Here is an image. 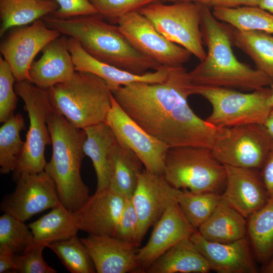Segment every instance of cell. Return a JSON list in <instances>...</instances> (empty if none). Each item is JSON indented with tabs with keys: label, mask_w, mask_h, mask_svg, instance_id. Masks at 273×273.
<instances>
[{
	"label": "cell",
	"mask_w": 273,
	"mask_h": 273,
	"mask_svg": "<svg viewBox=\"0 0 273 273\" xmlns=\"http://www.w3.org/2000/svg\"><path fill=\"white\" fill-rule=\"evenodd\" d=\"M194 84L183 65L169 67L162 82H134L111 90L114 99L146 132L169 148L212 149L225 127L199 117L188 103Z\"/></svg>",
	"instance_id": "cell-1"
},
{
	"label": "cell",
	"mask_w": 273,
	"mask_h": 273,
	"mask_svg": "<svg viewBox=\"0 0 273 273\" xmlns=\"http://www.w3.org/2000/svg\"><path fill=\"white\" fill-rule=\"evenodd\" d=\"M42 19L49 27L75 39L102 62L136 75L162 67L135 49L118 25L106 22L99 14L64 19L48 15Z\"/></svg>",
	"instance_id": "cell-2"
},
{
	"label": "cell",
	"mask_w": 273,
	"mask_h": 273,
	"mask_svg": "<svg viewBox=\"0 0 273 273\" xmlns=\"http://www.w3.org/2000/svg\"><path fill=\"white\" fill-rule=\"evenodd\" d=\"M209 8L202 4L200 28L207 53L205 58L189 72L193 83L252 91L271 85L273 80L267 75L236 58L228 25L218 20Z\"/></svg>",
	"instance_id": "cell-3"
},
{
	"label": "cell",
	"mask_w": 273,
	"mask_h": 273,
	"mask_svg": "<svg viewBox=\"0 0 273 273\" xmlns=\"http://www.w3.org/2000/svg\"><path fill=\"white\" fill-rule=\"evenodd\" d=\"M47 123L52 155L44 171L54 180L61 204L69 211L75 212L90 196L80 174L85 156L83 151L85 131L74 126L54 108Z\"/></svg>",
	"instance_id": "cell-4"
},
{
	"label": "cell",
	"mask_w": 273,
	"mask_h": 273,
	"mask_svg": "<svg viewBox=\"0 0 273 273\" xmlns=\"http://www.w3.org/2000/svg\"><path fill=\"white\" fill-rule=\"evenodd\" d=\"M48 90L53 107L79 129L105 122L112 106L106 82L88 72L76 71L69 80Z\"/></svg>",
	"instance_id": "cell-5"
},
{
	"label": "cell",
	"mask_w": 273,
	"mask_h": 273,
	"mask_svg": "<svg viewBox=\"0 0 273 273\" xmlns=\"http://www.w3.org/2000/svg\"><path fill=\"white\" fill-rule=\"evenodd\" d=\"M163 175L174 187L197 193L220 194L226 178L224 166L211 149L191 146L168 149Z\"/></svg>",
	"instance_id": "cell-6"
},
{
	"label": "cell",
	"mask_w": 273,
	"mask_h": 273,
	"mask_svg": "<svg viewBox=\"0 0 273 273\" xmlns=\"http://www.w3.org/2000/svg\"><path fill=\"white\" fill-rule=\"evenodd\" d=\"M16 93L24 102L29 119V126L16 169V179L21 174H34L44 170L47 163L44 151L51 144L48 118L53 107L48 89L41 88L28 80L16 81Z\"/></svg>",
	"instance_id": "cell-7"
},
{
	"label": "cell",
	"mask_w": 273,
	"mask_h": 273,
	"mask_svg": "<svg viewBox=\"0 0 273 273\" xmlns=\"http://www.w3.org/2000/svg\"><path fill=\"white\" fill-rule=\"evenodd\" d=\"M271 90L266 87L242 93L231 88L194 84V95L201 96L212 106L205 119L216 126L230 127L241 125L264 124L271 109Z\"/></svg>",
	"instance_id": "cell-8"
},
{
	"label": "cell",
	"mask_w": 273,
	"mask_h": 273,
	"mask_svg": "<svg viewBox=\"0 0 273 273\" xmlns=\"http://www.w3.org/2000/svg\"><path fill=\"white\" fill-rule=\"evenodd\" d=\"M139 12L168 40L184 47L200 61L205 58L200 28L202 4L178 1L165 5L158 1Z\"/></svg>",
	"instance_id": "cell-9"
},
{
	"label": "cell",
	"mask_w": 273,
	"mask_h": 273,
	"mask_svg": "<svg viewBox=\"0 0 273 273\" xmlns=\"http://www.w3.org/2000/svg\"><path fill=\"white\" fill-rule=\"evenodd\" d=\"M273 144L263 124L225 127L211 150L223 165L260 169Z\"/></svg>",
	"instance_id": "cell-10"
},
{
	"label": "cell",
	"mask_w": 273,
	"mask_h": 273,
	"mask_svg": "<svg viewBox=\"0 0 273 273\" xmlns=\"http://www.w3.org/2000/svg\"><path fill=\"white\" fill-rule=\"evenodd\" d=\"M116 24L135 49L162 66L183 65L191 56L187 49L166 38L139 11L124 15Z\"/></svg>",
	"instance_id": "cell-11"
},
{
	"label": "cell",
	"mask_w": 273,
	"mask_h": 273,
	"mask_svg": "<svg viewBox=\"0 0 273 273\" xmlns=\"http://www.w3.org/2000/svg\"><path fill=\"white\" fill-rule=\"evenodd\" d=\"M119 143L132 151L145 169L163 174L164 162L169 147L146 132L122 109L112 97V106L105 121Z\"/></svg>",
	"instance_id": "cell-12"
},
{
	"label": "cell",
	"mask_w": 273,
	"mask_h": 273,
	"mask_svg": "<svg viewBox=\"0 0 273 273\" xmlns=\"http://www.w3.org/2000/svg\"><path fill=\"white\" fill-rule=\"evenodd\" d=\"M16 180L15 191L1 202L4 213L25 222L38 213L62 205L54 180L44 171L21 174Z\"/></svg>",
	"instance_id": "cell-13"
},
{
	"label": "cell",
	"mask_w": 273,
	"mask_h": 273,
	"mask_svg": "<svg viewBox=\"0 0 273 273\" xmlns=\"http://www.w3.org/2000/svg\"><path fill=\"white\" fill-rule=\"evenodd\" d=\"M61 35L49 27L42 18L11 32L1 43L0 51L16 81L29 80V71L35 57Z\"/></svg>",
	"instance_id": "cell-14"
},
{
	"label": "cell",
	"mask_w": 273,
	"mask_h": 273,
	"mask_svg": "<svg viewBox=\"0 0 273 273\" xmlns=\"http://www.w3.org/2000/svg\"><path fill=\"white\" fill-rule=\"evenodd\" d=\"M181 191L170 184L163 175L143 169L139 175L131 198L139 217L143 238L166 209L177 202Z\"/></svg>",
	"instance_id": "cell-15"
},
{
	"label": "cell",
	"mask_w": 273,
	"mask_h": 273,
	"mask_svg": "<svg viewBox=\"0 0 273 273\" xmlns=\"http://www.w3.org/2000/svg\"><path fill=\"white\" fill-rule=\"evenodd\" d=\"M126 199L110 187L96 191L74 212L79 231L91 235L114 236Z\"/></svg>",
	"instance_id": "cell-16"
},
{
	"label": "cell",
	"mask_w": 273,
	"mask_h": 273,
	"mask_svg": "<svg viewBox=\"0 0 273 273\" xmlns=\"http://www.w3.org/2000/svg\"><path fill=\"white\" fill-rule=\"evenodd\" d=\"M154 225L148 242L137 250L139 272H145L167 250L197 231L188 222L177 202L168 207Z\"/></svg>",
	"instance_id": "cell-17"
},
{
	"label": "cell",
	"mask_w": 273,
	"mask_h": 273,
	"mask_svg": "<svg viewBox=\"0 0 273 273\" xmlns=\"http://www.w3.org/2000/svg\"><path fill=\"white\" fill-rule=\"evenodd\" d=\"M222 198L246 218L269 200L259 169L224 165Z\"/></svg>",
	"instance_id": "cell-18"
},
{
	"label": "cell",
	"mask_w": 273,
	"mask_h": 273,
	"mask_svg": "<svg viewBox=\"0 0 273 273\" xmlns=\"http://www.w3.org/2000/svg\"><path fill=\"white\" fill-rule=\"evenodd\" d=\"M190 239L218 273H256L258 269L246 237L229 243L208 241L195 231Z\"/></svg>",
	"instance_id": "cell-19"
},
{
	"label": "cell",
	"mask_w": 273,
	"mask_h": 273,
	"mask_svg": "<svg viewBox=\"0 0 273 273\" xmlns=\"http://www.w3.org/2000/svg\"><path fill=\"white\" fill-rule=\"evenodd\" d=\"M96 272H139L137 247L113 236L91 235L80 239Z\"/></svg>",
	"instance_id": "cell-20"
},
{
	"label": "cell",
	"mask_w": 273,
	"mask_h": 273,
	"mask_svg": "<svg viewBox=\"0 0 273 273\" xmlns=\"http://www.w3.org/2000/svg\"><path fill=\"white\" fill-rule=\"evenodd\" d=\"M67 45L75 70L90 73L100 77L105 80L110 90L134 82H162L168 73L169 68L162 66L143 75L134 74L97 60L87 53L80 43L72 37L67 38Z\"/></svg>",
	"instance_id": "cell-21"
},
{
	"label": "cell",
	"mask_w": 273,
	"mask_h": 273,
	"mask_svg": "<svg viewBox=\"0 0 273 273\" xmlns=\"http://www.w3.org/2000/svg\"><path fill=\"white\" fill-rule=\"evenodd\" d=\"M39 60L34 61L29 71V81L44 89L69 80L75 66L67 45V38L60 35L42 50Z\"/></svg>",
	"instance_id": "cell-22"
},
{
	"label": "cell",
	"mask_w": 273,
	"mask_h": 273,
	"mask_svg": "<svg viewBox=\"0 0 273 273\" xmlns=\"http://www.w3.org/2000/svg\"><path fill=\"white\" fill-rule=\"evenodd\" d=\"M84 130L85 134L83 153L91 159L96 172V191H102L109 188V156L117 140L105 122L87 127Z\"/></svg>",
	"instance_id": "cell-23"
},
{
	"label": "cell",
	"mask_w": 273,
	"mask_h": 273,
	"mask_svg": "<svg viewBox=\"0 0 273 273\" xmlns=\"http://www.w3.org/2000/svg\"><path fill=\"white\" fill-rule=\"evenodd\" d=\"M206 259L190 237L178 241L146 270L147 273H207L211 270Z\"/></svg>",
	"instance_id": "cell-24"
},
{
	"label": "cell",
	"mask_w": 273,
	"mask_h": 273,
	"mask_svg": "<svg viewBox=\"0 0 273 273\" xmlns=\"http://www.w3.org/2000/svg\"><path fill=\"white\" fill-rule=\"evenodd\" d=\"M247 225L246 218L221 197L212 213L197 231L208 241L229 243L246 237Z\"/></svg>",
	"instance_id": "cell-25"
},
{
	"label": "cell",
	"mask_w": 273,
	"mask_h": 273,
	"mask_svg": "<svg viewBox=\"0 0 273 273\" xmlns=\"http://www.w3.org/2000/svg\"><path fill=\"white\" fill-rule=\"evenodd\" d=\"M143 166L132 151L117 141L109 156V187L126 198H131Z\"/></svg>",
	"instance_id": "cell-26"
},
{
	"label": "cell",
	"mask_w": 273,
	"mask_h": 273,
	"mask_svg": "<svg viewBox=\"0 0 273 273\" xmlns=\"http://www.w3.org/2000/svg\"><path fill=\"white\" fill-rule=\"evenodd\" d=\"M34 239V243L47 246L52 243L77 236L79 230L74 212L62 205L28 225Z\"/></svg>",
	"instance_id": "cell-27"
},
{
	"label": "cell",
	"mask_w": 273,
	"mask_h": 273,
	"mask_svg": "<svg viewBox=\"0 0 273 273\" xmlns=\"http://www.w3.org/2000/svg\"><path fill=\"white\" fill-rule=\"evenodd\" d=\"M58 8L55 0H0V36L10 28L52 15Z\"/></svg>",
	"instance_id": "cell-28"
},
{
	"label": "cell",
	"mask_w": 273,
	"mask_h": 273,
	"mask_svg": "<svg viewBox=\"0 0 273 273\" xmlns=\"http://www.w3.org/2000/svg\"><path fill=\"white\" fill-rule=\"evenodd\" d=\"M233 45L254 62L257 69L273 80V35L259 30H241L228 24Z\"/></svg>",
	"instance_id": "cell-29"
},
{
	"label": "cell",
	"mask_w": 273,
	"mask_h": 273,
	"mask_svg": "<svg viewBox=\"0 0 273 273\" xmlns=\"http://www.w3.org/2000/svg\"><path fill=\"white\" fill-rule=\"evenodd\" d=\"M248 218L247 234L253 252L259 262L265 264L273 255V199Z\"/></svg>",
	"instance_id": "cell-30"
},
{
	"label": "cell",
	"mask_w": 273,
	"mask_h": 273,
	"mask_svg": "<svg viewBox=\"0 0 273 273\" xmlns=\"http://www.w3.org/2000/svg\"><path fill=\"white\" fill-rule=\"evenodd\" d=\"M219 21L241 30H259L273 34V14L258 7H213Z\"/></svg>",
	"instance_id": "cell-31"
},
{
	"label": "cell",
	"mask_w": 273,
	"mask_h": 273,
	"mask_svg": "<svg viewBox=\"0 0 273 273\" xmlns=\"http://www.w3.org/2000/svg\"><path fill=\"white\" fill-rule=\"evenodd\" d=\"M25 128L24 119L17 113L8 119L0 128V171L7 174L14 171L23 150L24 141L20 132Z\"/></svg>",
	"instance_id": "cell-32"
},
{
	"label": "cell",
	"mask_w": 273,
	"mask_h": 273,
	"mask_svg": "<svg viewBox=\"0 0 273 273\" xmlns=\"http://www.w3.org/2000/svg\"><path fill=\"white\" fill-rule=\"evenodd\" d=\"M221 194L217 193H193L181 190L177 204L189 224L197 230L212 213Z\"/></svg>",
	"instance_id": "cell-33"
},
{
	"label": "cell",
	"mask_w": 273,
	"mask_h": 273,
	"mask_svg": "<svg viewBox=\"0 0 273 273\" xmlns=\"http://www.w3.org/2000/svg\"><path fill=\"white\" fill-rule=\"evenodd\" d=\"M47 247L57 255L70 272H96L86 248L77 236L48 244Z\"/></svg>",
	"instance_id": "cell-34"
},
{
	"label": "cell",
	"mask_w": 273,
	"mask_h": 273,
	"mask_svg": "<svg viewBox=\"0 0 273 273\" xmlns=\"http://www.w3.org/2000/svg\"><path fill=\"white\" fill-rule=\"evenodd\" d=\"M24 222L6 213L0 217V251L21 254L34 244L33 234Z\"/></svg>",
	"instance_id": "cell-35"
},
{
	"label": "cell",
	"mask_w": 273,
	"mask_h": 273,
	"mask_svg": "<svg viewBox=\"0 0 273 273\" xmlns=\"http://www.w3.org/2000/svg\"><path fill=\"white\" fill-rule=\"evenodd\" d=\"M16 81L7 62L0 57V122L4 123L14 115L18 98L14 85Z\"/></svg>",
	"instance_id": "cell-36"
},
{
	"label": "cell",
	"mask_w": 273,
	"mask_h": 273,
	"mask_svg": "<svg viewBox=\"0 0 273 273\" xmlns=\"http://www.w3.org/2000/svg\"><path fill=\"white\" fill-rule=\"evenodd\" d=\"M104 19L117 23L121 17L138 12L146 6L159 0H89Z\"/></svg>",
	"instance_id": "cell-37"
},
{
	"label": "cell",
	"mask_w": 273,
	"mask_h": 273,
	"mask_svg": "<svg viewBox=\"0 0 273 273\" xmlns=\"http://www.w3.org/2000/svg\"><path fill=\"white\" fill-rule=\"evenodd\" d=\"M113 237L136 247L143 239L139 217L131 198L126 200Z\"/></svg>",
	"instance_id": "cell-38"
},
{
	"label": "cell",
	"mask_w": 273,
	"mask_h": 273,
	"mask_svg": "<svg viewBox=\"0 0 273 273\" xmlns=\"http://www.w3.org/2000/svg\"><path fill=\"white\" fill-rule=\"evenodd\" d=\"M45 245L34 244L21 254H14L15 272L56 273L44 261L42 252Z\"/></svg>",
	"instance_id": "cell-39"
},
{
	"label": "cell",
	"mask_w": 273,
	"mask_h": 273,
	"mask_svg": "<svg viewBox=\"0 0 273 273\" xmlns=\"http://www.w3.org/2000/svg\"><path fill=\"white\" fill-rule=\"evenodd\" d=\"M59 8L52 15L58 18H69L98 14L89 0H55Z\"/></svg>",
	"instance_id": "cell-40"
},
{
	"label": "cell",
	"mask_w": 273,
	"mask_h": 273,
	"mask_svg": "<svg viewBox=\"0 0 273 273\" xmlns=\"http://www.w3.org/2000/svg\"><path fill=\"white\" fill-rule=\"evenodd\" d=\"M269 200L273 199V144L260 169Z\"/></svg>",
	"instance_id": "cell-41"
},
{
	"label": "cell",
	"mask_w": 273,
	"mask_h": 273,
	"mask_svg": "<svg viewBox=\"0 0 273 273\" xmlns=\"http://www.w3.org/2000/svg\"><path fill=\"white\" fill-rule=\"evenodd\" d=\"M260 0H211L209 7L235 8L240 7H258Z\"/></svg>",
	"instance_id": "cell-42"
},
{
	"label": "cell",
	"mask_w": 273,
	"mask_h": 273,
	"mask_svg": "<svg viewBox=\"0 0 273 273\" xmlns=\"http://www.w3.org/2000/svg\"><path fill=\"white\" fill-rule=\"evenodd\" d=\"M14 256V254L9 251H0V273L10 270L15 272L16 266Z\"/></svg>",
	"instance_id": "cell-43"
},
{
	"label": "cell",
	"mask_w": 273,
	"mask_h": 273,
	"mask_svg": "<svg viewBox=\"0 0 273 273\" xmlns=\"http://www.w3.org/2000/svg\"><path fill=\"white\" fill-rule=\"evenodd\" d=\"M263 125L273 139V109L270 111Z\"/></svg>",
	"instance_id": "cell-44"
},
{
	"label": "cell",
	"mask_w": 273,
	"mask_h": 273,
	"mask_svg": "<svg viewBox=\"0 0 273 273\" xmlns=\"http://www.w3.org/2000/svg\"><path fill=\"white\" fill-rule=\"evenodd\" d=\"M258 7L273 14V0H260Z\"/></svg>",
	"instance_id": "cell-45"
},
{
	"label": "cell",
	"mask_w": 273,
	"mask_h": 273,
	"mask_svg": "<svg viewBox=\"0 0 273 273\" xmlns=\"http://www.w3.org/2000/svg\"><path fill=\"white\" fill-rule=\"evenodd\" d=\"M262 271L265 273H273V255L269 261L265 264Z\"/></svg>",
	"instance_id": "cell-46"
},
{
	"label": "cell",
	"mask_w": 273,
	"mask_h": 273,
	"mask_svg": "<svg viewBox=\"0 0 273 273\" xmlns=\"http://www.w3.org/2000/svg\"><path fill=\"white\" fill-rule=\"evenodd\" d=\"M163 1H167V2H178V1H189V2L199 3L209 6L211 0H163Z\"/></svg>",
	"instance_id": "cell-47"
},
{
	"label": "cell",
	"mask_w": 273,
	"mask_h": 273,
	"mask_svg": "<svg viewBox=\"0 0 273 273\" xmlns=\"http://www.w3.org/2000/svg\"><path fill=\"white\" fill-rule=\"evenodd\" d=\"M271 92L269 97V104L271 109H273V83L271 85Z\"/></svg>",
	"instance_id": "cell-48"
}]
</instances>
